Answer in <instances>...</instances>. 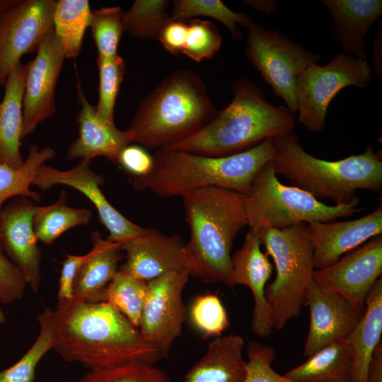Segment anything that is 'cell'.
I'll return each mask as SVG.
<instances>
[{"label": "cell", "instance_id": "obj_23", "mask_svg": "<svg viewBox=\"0 0 382 382\" xmlns=\"http://www.w3.org/2000/svg\"><path fill=\"white\" fill-rule=\"evenodd\" d=\"M91 238L93 246L77 271L70 302L105 301V289L118 271L122 257L120 243L103 239L97 231Z\"/></svg>", "mask_w": 382, "mask_h": 382}, {"label": "cell", "instance_id": "obj_41", "mask_svg": "<svg viewBox=\"0 0 382 382\" xmlns=\"http://www.w3.org/2000/svg\"><path fill=\"white\" fill-rule=\"evenodd\" d=\"M27 286L21 272L6 256L0 240V303L20 301Z\"/></svg>", "mask_w": 382, "mask_h": 382}, {"label": "cell", "instance_id": "obj_2", "mask_svg": "<svg viewBox=\"0 0 382 382\" xmlns=\"http://www.w3.org/2000/svg\"><path fill=\"white\" fill-rule=\"evenodd\" d=\"M183 197L190 231L185 247L190 276L229 286L233 243L240 230L248 225L245 195L212 186Z\"/></svg>", "mask_w": 382, "mask_h": 382}, {"label": "cell", "instance_id": "obj_9", "mask_svg": "<svg viewBox=\"0 0 382 382\" xmlns=\"http://www.w3.org/2000/svg\"><path fill=\"white\" fill-rule=\"evenodd\" d=\"M245 54L253 67L281 98L287 109L296 112L297 88L303 71L320 60L318 54L278 31L253 22L248 28Z\"/></svg>", "mask_w": 382, "mask_h": 382}, {"label": "cell", "instance_id": "obj_6", "mask_svg": "<svg viewBox=\"0 0 382 382\" xmlns=\"http://www.w3.org/2000/svg\"><path fill=\"white\" fill-rule=\"evenodd\" d=\"M272 162L276 174L286 178L293 186L316 199H329L335 204H359L356 191L381 192V151L368 145L364 153L337 161H326L308 154L293 132L272 138Z\"/></svg>", "mask_w": 382, "mask_h": 382}, {"label": "cell", "instance_id": "obj_25", "mask_svg": "<svg viewBox=\"0 0 382 382\" xmlns=\"http://www.w3.org/2000/svg\"><path fill=\"white\" fill-rule=\"evenodd\" d=\"M25 75L26 64L19 62L6 79L4 98L0 102V165L13 168L21 167L24 162L20 147Z\"/></svg>", "mask_w": 382, "mask_h": 382}, {"label": "cell", "instance_id": "obj_39", "mask_svg": "<svg viewBox=\"0 0 382 382\" xmlns=\"http://www.w3.org/2000/svg\"><path fill=\"white\" fill-rule=\"evenodd\" d=\"M187 35L183 54L200 62L212 58L220 50L222 36L215 24L195 18L187 21Z\"/></svg>", "mask_w": 382, "mask_h": 382}, {"label": "cell", "instance_id": "obj_16", "mask_svg": "<svg viewBox=\"0 0 382 382\" xmlns=\"http://www.w3.org/2000/svg\"><path fill=\"white\" fill-rule=\"evenodd\" d=\"M31 199H13L0 214V240L8 259L24 277L28 286L37 294L40 289L41 252L37 246Z\"/></svg>", "mask_w": 382, "mask_h": 382}, {"label": "cell", "instance_id": "obj_24", "mask_svg": "<svg viewBox=\"0 0 382 382\" xmlns=\"http://www.w3.org/2000/svg\"><path fill=\"white\" fill-rule=\"evenodd\" d=\"M244 345L238 335L216 337L187 371L183 382H243L247 367L243 357Z\"/></svg>", "mask_w": 382, "mask_h": 382}, {"label": "cell", "instance_id": "obj_28", "mask_svg": "<svg viewBox=\"0 0 382 382\" xmlns=\"http://www.w3.org/2000/svg\"><path fill=\"white\" fill-rule=\"evenodd\" d=\"M91 9L87 0L55 1L53 31L59 40L66 59L76 57L81 50L85 32L89 27Z\"/></svg>", "mask_w": 382, "mask_h": 382}, {"label": "cell", "instance_id": "obj_29", "mask_svg": "<svg viewBox=\"0 0 382 382\" xmlns=\"http://www.w3.org/2000/svg\"><path fill=\"white\" fill-rule=\"evenodd\" d=\"M91 218L89 209L68 206L66 194L62 191L54 203L35 206L33 225L37 241L48 245L69 229L87 224Z\"/></svg>", "mask_w": 382, "mask_h": 382}, {"label": "cell", "instance_id": "obj_20", "mask_svg": "<svg viewBox=\"0 0 382 382\" xmlns=\"http://www.w3.org/2000/svg\"><path fill=\"white\" fill-rule=\"evenodd\" d=\"M304 229L313 248L315 269L320 270L382 233V206L357 219L304 224Z\"/></svg>", "mask_w": 382, "mask_h": 382}, {"label": "cell", "instance_id": "obj_32", "mask_svg": "<svg viewBox=\"0 0 382 382\" xmlns=\"http://www.w3.org/2000/svg\"><path fill=\"white\" fill-rule=\"evenodd\" d=\"M171 5L170 19L187 22L199 16L212 18L221 23L236 40L241 38L238 25L247 28L253 22L246 13L231 10L220 0H174Z\"/></svg>", "mask_w": 382, "mask_h": 382}, {"label": "cell", "instance_id": "obj_33", "mask_svg": "<svg viewBox=\"0 0 382 382\" xmlns=\"http://www.w3.org/2000/svg\"><path fill=\"white\" fill-rule=\"evenodd\" d=\"M148 292V282L118 270L105 291L113 306L138 328Z\"/></svg>", "mask_w": 382, "mask_h": 382}, {"label": "cell", "instance_id": "obj_40", "mask_svg": "<svg viewBox=\"0 0 382 382\" xmlns=\"http://www.w3.org/2000/svg\"><path fill=\"white\" fill-rule=\"evenodd\" d=\"M247 353L248 360L243 382H296L272 369L276 355L272 346L251 341L248 345Z\"/></svg>", "mask_w": 382, "mask_h": 382}, {"label": "cell", "instance_id": "obj_15", "mask_svg": "<svg viewBox=\"0 0 382 382\" xmlns=\"http://www.w3.org/2000/svg\"><path fill=\"white\" fill-rule=\"evenodd\" d=\"M89 164V161L81 159L74 168L61 170L44 163L38 168L32 185L47 190L55 185H64L81 192L96 208L110 241L122 244L141 234L144 228L124 216L106 199L100 188L104 179Z\"/></svg>", "mask_w": 382, "mask_h": 382}, {"label": "cell", "instance_id": "obj_21", "mask_svg": "<svg viewBox=\"0 0 382 382\" xmlns=\"http://www.w3.org/2000/svg\"><path fill=\"white\" fill-rule=\"evenodd\" d=\"M77 93L81 104L77 118L79 137L70 144L67 158L91 161L96 157L104 156L117 163L120 151L131 143L127 132L97 116L96 106L86 99L79 83Z\"/></svg>", "mask_w": 382, "mask_h": 382}, {"label": "cell", "instance_id": "obj_42", "mask_svg": "<svg viewBox=\"0 0 382 382\" xmlns=\"http://www.w3.org/2000/svg\"><path fill=\"white\" fill-rule=\"evenodd\" d=\"M117 163L135 177H141L151 170L153 157L141 146L129 144L120 151Z\"/></svg>", "mask_w": 382, "mask_h": 382}, {"label": "cell", "instance_id": "obj_31", "mask_svg": "<svg viewBox=\"0 0 382 382\" xmlns=\"http://www.w3.org/2000/svg\"><path fill=\"white\" fill-rule=\"evenodd\" d=\"M54 311L45 308L38 316L39 334L26 353L13 365L0 371V382H33L40 360L54 348Z\"/></svg>", "mask_w": 382, "mask_h": 382}, {"label": "cell", "instance_id": "obj_1", "mask_svg": "<svg viewBox=\"0 0 382 382\" xmlns=\"http://www.w3.org/2000/svg\"><path fill=\"white\" fill-rule=\"evenodd\" d=\"M54 348L89 369L162 359L139 329L107 301L69 302L54 311Z\"/></svg>", "mask_w": 382, "mask_h": 382}, {"label": "cell", "instance_id": "obj_34", "mask_svg": "<svg viewBox=\"0 0 382 382\" xmlns=\"http://www.w3.org/2000/svg\"><path fill=\"white\" fill-rule=\"evenodd\" d=\"M167 0H136L127 11H124L125 32L134 38L157 40L170 19Z\"/></svg>", "mask_w": 382, "mask_h": 382}, {"label": "cell", "instance_id": "obj_44", "mask_svg": "<svg viewBox=\"0 0 382 382\" xmlns=\"http://www.w3.org/2000/svg\"><path fill=\"white\" fill-rule=\"evenodd\" d=\"M88 254L75 255L66 254V259L62 264L59 282L57 305L70 302L73 297V286L77 271Z\"/></svg>", "mask_w": 382, "mask_h": 382}, {"label": "cell", "instance_id": "obj_7", "mask_svg": "<svg viewBox=\"0 0 382 382\" xmlns=\"http://www.w3.org/2000/svg\"><path fill=\"white\" fill-rule=\"evenodd\" d=\"M257 232L265 254L275 266L276 276L266 285L265 298L272 310L274 329L280 330L306 304L316 270L313 248L304 224L284 228L263 227Z\"/></svg>", "mask_w": 382, "mask_h": 382}, {"label": "cell", "instance_id": "obj_43", "mask_svg": "<svg viewBox=\"0 0 382 382\" xmlns=\"http://www.w3.org/2000/svg\"><path fill=\"white\" fill-rule=\"evenodd\" d=\"M187 35L186 22L170 19L161 29L157 40L170 54H183Z\"/></svg>", "mask_w": 382, "mask_h": 382}, {"label": "cell", "instance_id": "obj_3", "mask_svg": "<svg viewBox=\"0 0 382 382\" xmlns=\"http://www.w3.org/2000/svg\"><path fill=\"white\" fill-rule=\"evenodd\" d=\"M274 154L268 138L256 146L226 156H207L163 148L152 155L151 170L135 177L132 187L161 197L183 196L195 190L216 186L245 194L256 173Z\"/></svg>", "mask_w": 382, "mask_h": 382}, {"label": "cell", "instance_id": "obj_45", "mask_svg": "<svg viewBox=\"0 0 382 382\" xmlns=\"http://www.w3.org/2000/svg\"><path fill=\"white\" fill-rule=\"evenodd\" d=\"M366 382H382V344L376 347L370 361Z\"/></svg>", "mask_w": 382, "mask_h": 382}, {"label": "cell", "instance_id": "obj_27", "mask_svg": "<svg viewBox=\"0 0 382 382\" xmlns=\"http://www.w3.org/2000/svg\"><path fill=\"white\" fill-rule=\"evenodd\" d=\"M353 362V348L341 338L319 349L284 376L296 382H349Z\"/></svg>", "mask_w": 382, "mask_h": 382}, {"label": "cell", "instance_id": "obj_11", "mask_svg": "<svg viewBox=\"0 0 382 382\" xmlns=\"http://www.w3.org/2000/svg\"><path fill=\"white\" fill-rule=\"evenodd\" d=\"M190 277L185 268L164 274L148 282V292L138 327L142 337L162 359L167 357L180 337L187 308L183 291Z\"/></svg>", "mask_w": 382, "mask_h": 382}, {"label": "cell", "instance_id": "obj_17", "mask_svg": "<svg viewBox=\"0 0 382 382\" xmlns=\"http://www.w3.org/2000/svg\"><path fill=\"white\" fill-rule=\"evenodd\" d=\"M310 323L303 357L308 358L321 348L345 338L361 319L365 306H358L341 295L321 289L314 281L306 296Z\"/></svg>", "mask_w": 382, "mask_h": 382}, {"label": "cell", "instance_id": "obj_19", "mask_svg": "<svg viewBox=\"0 0 382 382\" xmlns=\"http://www.w3.org/2000/svg\"><path fill=\"white\" fill-rule=\"evenodd\" d=\"M126 261L118 270L149 282L187 267L185 243L180 236L166 235L154 228L120 244Z\"/></svg>", "mask_w": 382, "mask_h": 382}, {"label": "cell", "instance_id": "obj_47", "mask_svg": "<svg viewBox=\"0 0 382 382\" xmlns=\"http://www.w3.org/2000/svg\"><path fill=\"white\" fill-rule=\"evenodd\" d=\"M242 2L253 9L266 14L276 10L279 5L277 0H243Z\"/></svg>", "mask_w": 382, "mask_h": 382}, {"label": "cell", "instance_id": "obj_18", "mask_svg": "<svg viewBox=\"0 0 382 382\" xmlns=\"http://www.w3.org/2000/svg\"><path fill=\"white\" fill-rule=\"evenodd\" d=\"M257 231L250 228L242 246L231 256L229 287L245 285L250 289L254 300L251 330L258 337H268L273 331L272 310L265 298V287L273 267L261 250Z\"/></svg>", "mask_w": 382, "mask_h": 382}, {"label": "cell", "instance_id": "obj_36", "mask_svg": "<svg viewBox=\"0 0 382 382\" xmlns=\"http://www.w3.org/2000/svg\"><path fill=\"white\" fill-rule=\"evenodd\" d=\"M96 62L99 76L96 115L102 120L114 123V108L124 78L125 62L118 54L111 58L98 55Z\"/></svg>", "mask_w": 382, "mask_h": 382}, {"label": "cell", "instance_id": "obj_49", "mask_svg": "<svg viewBox=\"0 0 382 382\" xmlns=\"http://www.w3.org/2000/svg\"><path fill=\"white\" fill-rule=\"evenodd\" d=\"M6 315L0 305V324H4L6 323Z\"/></svg>", "mask_w": 382, "mask_h": 382}, {"label": "cell", "instance_id": "obj_22", "mask_svg": "<svg viewBox=\"0 0 382 382\" xmlns=\"http://www.w3.org/2000/svg\"><path fill=\"white\" fill-rule=\"evenodd\" d=\"M332 18V37L344 53L366 60L365 37L382 14L381 0H320Z\"/></svg>", "mask_w": 382, "mask_h": 382}, {"label": "cell", "instance_id": "obj_35", "mask_svg": "<svg viewBox=\"0 0 382 382\" xmlns=\"http://www.w3.org/2000/svg\"><path fill=\"white\" fill-rule=\"evenodd\" d=\"M89 27L98 56L115 57L125 32L124 11L120 6L91 10Z\"/></svg>", "mask_w": 382, "mask_h": 382}, {"label": "cell", "instance_id": "obj_14", "mask_svg": "<svg viewBox=\"0 0 382 382\" xmlns=\"http://www.w3.org/2000/svg\"><path fill=\"white\" fill-rule=\"evenodd\" d=\"M382 273V236L378 235L347 253L334 264L313 274L321 289L337 293L358 306Z\"/></svg>", "mask_w": 382, "mask_h": 382}, {"label": "cell", "instance_id": "obj_46", "mask_svg": "<svg viewBox=\"0 0 382 382\" xmlns=\"http://www.w3.org/2000/svg\"><path fill=\"white\" fill-rule=\"evenodd\" d=\"M381 22L380 21V26H378V30L376 34L374 40L373 41V59L372 66L374 71L381 81L382 76V62H381V48H382V35H381Z\"/></svg>", "mask_w": 382, "mask_h": 382}, {"label": "cell", "instance_id": "obj_48", "mask_svg": "<svg viewBox=\"0 0 382 382\" xmlns=\"http://www.w3.org/2000/svg\"><path fill=\"white\" fill-rule=\"evenodd\" d=\"M21 0H0V19L19 4Z\"/></svg>", "mask_w": 382, "mask_h": 382}, {"label": "cell", "instance_id": "obj_4", "mask_svg": "<svg viewBox=\"0 0 382 382\" xmlns=\"http://www.w3.org/2000/svg\"><path fill=\"white\" fill-rule=\"evenodd\" d=\"M233 98L192 136L167 148L207 156H226L246 151L263 140L294 132L296 119L286 106L276 107L260 87L246 79L232 86Z\"/></svg>", "mask_w": 382, "mask_h": 382}, {"label": "cell", "instance_id": "obj_5", "mask_svg": "<svg viewBox=\"0 0 382 382\" xmlns=\"http://www.w3.org/2000/svg\"><path fill=\"white\" fill-rule=\"evenodd\" d=\"M218 110L201 76L180 69L140 100L126 132L131 143L167 148L198 132Z\"/></svg>", "mask_w": 382, "mask_h": 382}, {"label": "cell", "instance_id": "obj_30", "mask_svg": "<svg viewBox=\"0 0 382 382\" xmlns=\"http://www.w3.org/2000/svg\"><path fill=\"white\" fill-rule=\"evenodd\" d=\"M54 157L55 151L52 148L40 149L37 145H31L28 157L21 167L13 168L0 165V214L4 202L11 197L20 196L40 200L39 193L32 191L30 185L38 168Z\"/></svg>", "mask_w": 382, "mask_h": 382}, {"label": "cell", "instance_id": "obj_13", "mask_svg": "<svg viewBox=\"0 0 382 382\" xmlns=\"http://www.w3.org/2000/svg\"><path fill=\"white\" fill-rule=\"evenodd\" d=\"M36 53L35 58L26 64L22 139L54 115L56 86L66 59L54 31L44 40Z\"/></svg>", "mask_w": 382, "mask_h": 382}, {"label": "cell", "instance_id": "obj_8", "mask_svg": "<svg viewBox=\"0 0 382 382\" xmlns=\"http://www.w3.org/2000/svg\"><path fill=\"white\" fill-rule=\"evenodd\" d=\"M244 195L248 226L255 231L331 221L359 211V204L327 205L297 187L281 183L272 161L256 173Z\"/></svg>", "mask_w": 382, "mask_h": 382}, {"label": "cell", "instance_id": "obj_10", "mask_svg": "<svg viewBox=\"0 0 382 382\" xmlns=\"http://www.w3.org/2000/svg\"><path fill=\"white\" fill-rule=\"evenodd\" d=\"M373 70L366 60L340 53L325 65L311 64L302 74L297 88L298 120L307 129L320 132L331 100L342 89L366 88Z\"/></svg>", "mask_w": 382, "mask_h": 382}, {"label": "cell", "instance_id": "obj_12", "mask_svg": "<svg viewBox=\"0 0 382 382\" xmlns=\"http://www.w3.org/2000/svg\"><path fill=\"white\" fill-rule=\"evenodd\" d=\"M55 1L21 0L0 19V86L23 55L37 52L53 32Z\"/></svg>", "mask_w": 382, "mask_h": 382}, {"label": "cell", "instance_id": "obj_26", "mask_svg": "<svg viewBox=\"0 0 382 382\" xmlns=\"http://www.w3.org/2000/svg\"><path fill=\"white\" fill-rule=\"evenodd\" d=\"M364 313L355 328L345 337L354 350L349 382H366L374 352L382 333V277L373 285L365 299Z\"/></svg>", "mask_w": 382, "mask_h": 382}, {"label": "cell", "instance_id": "obj_37", "mask_svg": "<svg viewBox=\"0 0 382 382\" xmlns=\"http://www.w3.org/2000/svg\"><path fill=\"white\" fill-rule=\"evenodd\" d=\"M79 382H170V380L154 364L134 361L89 369Z\"/></svg>", "mask_w": 382, "mask_h": 382}, {"label": "cell", "instance_id": "obj_38", "mask_svg": "<svg viewBox=\"0 0 382 382\" xmlns=\"http://www.w3.org/2000/svg\"><path fill=\"white\" fill-rule=\"evenodd\" d=\"M189 314L194 328L206 336L219 337L229 326L226 310L218 296L213 294L196 297Z\"/></svg>", "mask_w": 382, "mask_h": 382}]
</instances>
